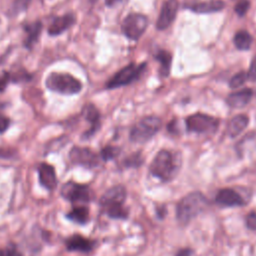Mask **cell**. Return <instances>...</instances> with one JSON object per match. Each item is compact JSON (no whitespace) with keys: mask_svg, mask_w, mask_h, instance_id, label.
Listing matches in <instances>:
<instances>
[{"mask_svg":"<svg viewBox=\"0 0 256 256\" xmlns=\"http://www.w3.org/2000/svg\"><path fill=\"white\" fill-rule=\"evenodd\" d=\"M70 160L77 165L92 168L98 165L99 158L95 152L87 147H74L69 153Z\"/></svg>","mask_w":256,"mask_h":256,"instance_id":"cell-9","label":"cell"},{"mask_svg":"<svg viewBox=\"0 0 256 256\" xmlns=\"http://www.w3.org/2000/svg\"><path fill=\"white\" fill-rule=\"evenodd\" d=\"M142 157L140 153H135L132 155H129L125 160H124V165L126 167H138L142 164Z\"/></svg>","mask_w":256,"mask_h":256,"instance_id":"cell-27","label":"cell"},{"mask_svg":"<svg viewBox=\"0 0 256 256\" xmlns=\"http://www.w3.org/2000/svg\"><path fill=\"white\" fill-rule=\"evenodd\" d=\"M10 80V74L6 71L0 73V92H3Z\"/></svg>","mask_w":256,"mask_h":256,"instance_id":"cell-32","label":"cell"},{"mask_svg":"<svg viewBox=\"0 0 256 256\" xmlns=\"http://www.w3.org/2000/svg\"><path fill=\"white\" fill-rule=\"evenodd\" d=\"M106 213L109 217L115 219H126L128 216V210L124 207V204L114 205L105 208Z\"/></svg>","mask_w":256,"mask_h":256,"instance_id":"cell-24","label":"cell"},{"mask_svg":"<svg viewBox=\"0 0 256 256\" xmlns=\"http://www.w3.org/2000/svg\"><path fill=\"white\" fill-rule=\"evenodd\" d=\"M124 0H105V3L108 5V6H113L115 4H118L120 2H122Z\"/></svg>","mask_w":256,"mask_h":256,"instance_id":"cell-37","label":"cell"},{"mask_svg":"<svg viewBox=\"0 0 256 256\" xmlns=\"http://www.w3.org/2000/svg\"><path fill=\"white\" fill-rule=\"evenodd\" d=\"M30 0H15L14 2V11H20L25 9L28 6Z\"/></svg>","mask_w":256,"mask_h":256,"instance_id":"cell-34","label":"cell"},{"mask_svg":"<svg viewBox=\"0 0 256 256\" xmlns=\"http://www.w3.org/2000/svg\"><path fill=\"white\" fill-rule=\"evenodd\" d=\"M248 122H249V119L246 115L240 114L233 117L227 126L228 135L231 137H235L239 135L247 127Z\"/></svg>","mask_w":256,"mask_h":256,"instance_id":"cell-19","label":"cell"},{"mask_svg":"<svg viewBox=\"0 0 256 256\" xmlns=\"http://www.w3.org/2000/svg\"><path fill=\"white\" fill-rule=\"evenodd\" d=\"M118 154H119V149L117 147H113V146H106L105 148H103L101 150V153H100L101 158L105 161L115 158Z\"/></svg>","mask_w":256,"mask_h":256,"instance_id":"cell-26","label":"cell"},{"mask_svg":"<svg viewBox=\"0 0 256 256\" xmlns=\"http://www.w3.org/2000/svg\"><path fill=\"white\" fill-rule=\"evenodd\" d=\"M75 23V16L72 13L65 14L63 16L56 17L48 28V33L51 36L59 35L62 32L66 31Z\"/></svg>","mask_w":256,"mask_h":256,"instance_id":"cell-15","label":"cell"},{"mask_svg":"<svg viewBox=\"0 0 256 256\" xmlns=\"http://www.w3.org/2000/svg\"><path fill=\"white\" fill-rule=\"evenodd\" d=\"M162 121L155 116L141 119L130 131V140L136 143H143L153 137L161 128Z\"/></svg>","mask_w":256,"mask_h":256,"instance_id":"cell-4","label":"cell"},{"mask_svg":"<svg viewBox=\"0 0 256 256\" xmlns=\"http://www.w3.org/2000/svg\"><path fill=\"white\" fill-rule=\"evenodd\" d=\"M0 256H22L15 247L0 248Z\"/></svg>","mask_w":256,"mask_h":256,"instance_id":"cell-31","label":"cell"},{"mask_svg":"<svg viewBox=\"0 0 256 256\" xmlns=\"http://www.w3.org/2000/svg\"><path fill=\"white\" fill-rule=\"evenodd\" d=\"M224 8V2L222 0H209L201 3L194 4L190 7L191 10L197 13H210L222 10Z\"/></svg>","mask_w":256,"mask_h":256,"instance_id":"cell-20","label":"cell"},{"mask_svg":"<svg viewBox=\"0 0 256 256\" xmlns=\"http://www.w3.org/2000/svg\"><path fill=\"white\" fill-rule=\"evenodd\" d=\"M176 256H194V251L190 248H184L177 252Z\"/></svg>","mask_w":256,"mask_h":256,"instance_id":"cell-36","label":"cell"},{"mask_svg":"<svg viewBox=\"0 0 256 256\" xmlns=\"http://www.w3.org/2000/svg\"><path fill=\"white\" fill-rule=\"evenodd\" d=\"M234 44L239 50H248L252 44V37L247 31L240 30L234 36Z\"/></svg>","mask_w":256,"mask_h":256,"instance_id":"cell-23","label":"cell"},{"mask_svg":"<svg viewBox=\"0 0 256 256\" xmlns=\"http://www.w3.org/2000/svg\"><path fill=\"white\" fill-rule=\"evenodd\" d=\"M29 79H31V75L28 74L25 70L14 73L13 75L10 74V80H12L14 82H22V81H26Z\"/></svg>","mask_w":256,"mask_h":256,"instance_id":"cell-29","label":"cell"},{"mask_svg":"<svg viewBox=\"0 0 256 256\" xmlns=\"http://www.w3.org/2000/svg\"><path fill=\"white\" fill-rule=\"evenodd\" d=\"M252 98V90L250 88H245L237 92L228 95L226 101L227 104L232 108H241L247 105Z\"/></svg>","mask_w":256,"mask_h":256,"instance_id":"cell-17","label":"cell"},{"mask_svg":"<svg viewBox=\"0 0 256 256\" xmlns=\"http://www.w3.org/2000/svg\"><path fill=\"white\" fill-rule=\"evenodd\" d=\"M61 195L66 200L73 203H87L92 198V191L87 185L78 184L75 182H67L61 189Z\"/></svg>","mask_w":256,"mask_h":256,"instance_id":"cell-7","label":"cell"},{"mask_svg":"<svg viewBox=\"0 0 256 256\" xmlns=\"http://www.w3.org/2000/svg\"><path fill=\"white\" fill-rule=\"evenodd\" d=\"M178 10L177 0H167L163 3L156 26L159 30L166 29L174 20Z\"/></svg>","mask_w":256,"mask_h":256,"instance_id":"cell-11","label":"cell"},{"mask_svg":"<svg viewBox=\"0 0 256 256\" xmlns=\"http://www.w3.org/2000/svg\"><path fill=\"white\" fill-rule=\"evenodd\" d=\"M38 177H39L40 184L48 190H53L57 185L56 172L54 167L50 164L41 163L39 165Z\"/></svg>","mask_w":256,"mask_h":256,"instance_id":"cell-13","label":"cell"},{"mask_svg":"<svg viewBox=\"0 0 256 256\" xmlns=\"http://www.w3.org/2000/svg\"><path fill=\"white\" fill-rule=\"evenodd\" d=\"M45 83L48 89L66 95L77 94L82 89L81 82L68 73H50Z\"/></svg>","mask_w":256,"mask_h":256,"instance_id":"cell-2","label":"cell"},{"mask_svg":"<svg viewBox=\"0 0 256 256\" xmlns=\"http://www.w3.org/2000/svg\"><path fill=\"white\" fill-rule=\"evenodd\" d=\"M246 225L249 229L256 231V212L252 211L246 216Z\"/></svg>","mask_w":256,"mask_h":256,"instance_id":"cell-30","label":"cell"},{"mask_svg":"<svg viewBox=\"0 0 256 256\" xmlns=\"http://www.w3.org/2000/svg\"><path fill=\"white\" fill-rule=\"evenodd\" d=\"M247 80V73L244 71H240L238 73H236L229 82V85L231 88H238L241 85H243L245 83V81Z\"/></svg>","mask_w":256,"mask_h":256,"instance_id":"cell-25","label":"cell"},{"mask_svg":"<svg viewBox=\"0 0 256 256\" xmlns=\"http://www.w3.org/2000/svg\"><path fill=\"white\" fill-rule=\"evenodd\" d=\"M249 7H250L249 0H239L235 5L234 10H235L236 14H238L239 16H243L246 14Z\"/></svg>","mask_w":256,"mask_h":256,"instance_id":"cell-28","label":"cell"},{"mask_svg":"<svg viewBox=\"0 0 256 256\" xmlns=\"http://www.w3.org/2000/svg\"><path fill=\"white\" fill-rule=\"evenodd\" d=\"M148 25L146 16L139 13H131L122 22V31L131 40H137L145 32Z\"/></svg>","mask_w":256,"mask_h":256,"instance_id":"cell-5","label":"cell"},{"mask_svg":"<svg viewBox=\"0 0 256 256\" xmlns=\"http://www.w3.org/2000/svg\"><path fill=\"white\" fill-rule=\"evenodd\" d=\"M94 241L83 237L79 234H74L65 240L66 249L68 251H80L89 252L94 247Z\"/></svg>","mask_w":256,"mask_h":256,"instance_id":"cell-14","label":"cell"},{"mask_svg":"<svg viewBox=\"0 0 256 256\" xmlns=\"http://www.w3.org/2000/svg\"><path fill=\"white\" fill-rule=\"evenodd\" d=\"M126 199V189L122 185L109 188L100 198V205L105 209L110 206L124 204Z\"/></svg>","mask_w":256,"mask_h":256,"instance_id":"cell-10","label":"cell"},{"mask_svg":"<svg viewBox=\"0 0 256 256\" xmlns=\"http://www.w3.org/2000/svg\"><path fill=\"white\" fill-rule=\"evenodd\" d=\"M208 205L207 198L201 192H192L184 196L177 204L176 217L180 224H188Z\"/></svg>","mask_w":256,"mask_h":256,"instance_id":"cell-1","label":"cell"},{"mask_svg":"<svg viewBox=\"0 0 256 256\" xmlns=\"http://www.w3.org/2000/svg\"><path fill=\"white\" fill-rule=\"evenodd\" d=\"M215 201L221 205L226 207H235L242 206L245 204L243 197L231 188H223L218 191Z\"/></svg>","mask_w":256,"mask_h":256,"instance_id":"cell-12","label":"cell"},{"mask_svg":"<svg viewBox=\"0 0 256 256\" xmlns=\"http://www.w3.org/2000/svg\"><path fill=\"white\" fill-rule=\"evenodd\" d=\"M82 114L84 118L91 124L90 129L87 130L84 134V137L88 138L91 137L100 127V114L93 104H87L86 106H84Z\"/></svg>","mask_w":256,"mask_h":256,"instance_id":"cell-16","label":"cell"},{"mask_svg":"<svg viewBox=\"0 0 256 256\" xmlns=\"http://www.w3.org/2000/svg\"><path fill=\"white\" fill-rule=\"evenodd\" d=\"M23 29L27 34V37L24 40V46L26 48H31L39 38V35L42 30V24L40 21H35L32 23L25 24L23 26Z\"/></svg>","mask_w":256,"mask_h":256,"instance_id":"cell-18","label":"cell"},{"mask_svg":"<svg viewBox=\"0 0 256 256\" xmlns=\"http://www.w3.org/2000/svg\"><path fill=\"white\" fill-rule=\"evenodd\" d=\"M10 120L5 116H0V133H4L9 127Z\"/></svg>","mask_w":256,"mask_h":256,"instance_id":"cell-35","label":"cell"},{"mask_svg":"<svg viewBox=\"0 0 256 256\" xmlns=\"http://www.w3.org/2000/svg\"><path fill=\"white\" fill-rule=\"evenodd\" d=\"M219 120L210 115L196 113L186 119V127L188 131L196 133H208L217 129Z\"/></svg>","mask_w":256,"mask_h":256,"instance_id":"cell-6","label":"cell"},{"mask_svg":"<svg viewBox=\"0 0 256 256\" xmlns=\"http://www.w3.org/2000/svg\"><path fill=\"white\" fill-rule=\"evenodd\" d=\"M155 58L157 61L160 63V70L159 73L161 76H168L170 72V67H171V62H172V56L168 51L165 50H160L157 52L155 55Z\"/></svg>","mask_w":256,"mask_h":256,"instance_id":"cell-22","label":"cell"},{"mask_svg":"<svg viewBox=\"0 0 256 256\" xmlns=\"http://www.w3.org/2000/svg\"><path fill=\"white\" fill-rule=\"evenodd\" d=\"M66 218L77 224H85L89 220V210L85 206H76L66 214Z\"/></svg>","mask_w":256,"mask_h":256,"instance_id":"cell-21","label":"cell"},{"mask_svg":"<svg viewBox=\"0 0 256 256\" xmlns=\"http://www.w3.org/2000/svg\"><path fill=\"white\" fill-rule=\"evenodd\" d=\"M247 78L252 81H256V56L251 61L250 68L247 73Z\"/></svg>","mask_w":256,"mask_h":256,"instance_id":"cell-33","label":"cell"},{"mask_svg":"<svg viewBox=\"0 0 256 256\" xmlns=\"http://www.w3.org/2000/svg\"><path fill=\"white\" fill-rule=\"evenodd\" d=\"M150 172L161 181L171 180L176 173V165L172 154L167 150L159 151L150 164Z\"/></svg>","mask_w":256,"mask_h":256,"instance_id":"cell-3","label":"cell"},{"mask_svg":"<svg viewBox=\"0 0 256 256\" xmlns=\"http://www.w3.org/2000/svg\"><path fill=\"white\" fill-rule=\"evenodd\" d=\"M145 63H142L138 66H136L134 63H131L124 68H122L120 71H118L106 84L107 88H117L120 86L127 85L128 83L132 82L135 78L139 76L141 71L144 69Z\"/></svg>","mask_w":256,"mask_h":256,"instance_id":"cell-8","label":"cell"}]
</instances>
